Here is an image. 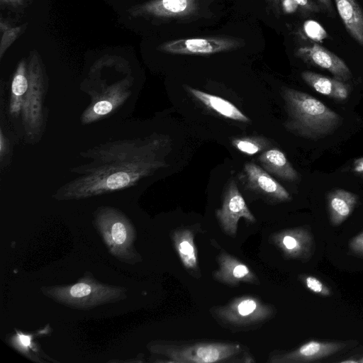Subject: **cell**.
Here are the masks:
<instances>
[{"label": "cell", "mask_w": 363, "mask_h": 363, "mask_svg": "<svg viewBox=\"0 0 363 363\" xmlns=\"http://www.w3.org/2000/svg\"><path fill=\"white\" fill-rule=\"evenodd\" d=\"M349 248L353 254L363 257V232L350 240Z\"/></svg>", "instance_id": "cell-28"}, {"label": "cell", "mask_w": 363, "mask_h": 363, "mask_svg": "<svg viewBox=\"0 0 363 363\" xmlns=\"http://www.w3.org/2000/svg\"><path fill=\"white\" fill-rule=\"evenodd\" d=\"M194 228L183 227L174 230L171 238L177 255L188 272L194 277L200 276L194 236Z\"/></svg>", "instance_id": "cell-16"}, {"label": "cell", "mask_w": 363, "mask_h": 363, "mask_svg": "<svg viewBox=\"0 0 363 363\" xmlns=\"http://www.w3.org/2000/svg\"><path fill=\"white\" fill-rule=\"evenodd\" d=\"M232 145L243 154L253 155L269 149L271 143L262 136H247L234 138Z\"/></svg>", "instance_id": "cell-24"}, {"label": "cell", "mask_w": 363, "mask_h": 363, "mask_svg": "<svg viewBox=\"0 0 363 363\" xmlns=\"http://www.w3.org/2000/svg\"><path fill=\"white\" fill-rule=\"evenodd\" d=\"M298 6H301L302 9L313 12H318L320 9L314 3H313L311 0H294Z\"/></svg>", "instance_id": "cell-29"}, {"label": "cell", "mask_w": 363, "mask_h": 363, "mask_svg": "<svg viewBox=\"0 0 363 363\" xmlns=\"http://www.w3.org/2000/svg\"><path fill=\"white\" fill-rule=\"evenodd\" d=\"M29 87L27 65L24 60L18 65L11 82V98L10 102L23 106L22 97Z\"/></svg>", "instance_id": "cell-23"}, {"label": "cell", "mask_w": 363, "mask_h": 363, "mask_svg": "<svg viewBox=\"0 0 363 363\" xmlns=\"http://www.w3.org/2000/svg\"><path fill=\"white\" fill-rule=\"evenodd\" d=\"M281 95L287 113L284 126L294 134L320 138L333 132L342 123L338 114L306 93L284 87Z\"/></svg>", "instance_id": "cell-3"}, {"label": "cell", "mask_w": 363, "mask_h": 363, "mask_svg": "<svg viewBox=\"0 0 363 363\" xmlns=\"http://www.w3.org/2000/svg\"><path fill=\"white\" fill-rule=\"evenodd\" d=\"M216 216L223 231L233 237L236 235L238 223L241 218L251 223L256 221L232 178L226 184L222 205L216 211Z\"/></svg>", "instance_id": "cell-10"}, {"label": "cell", "mask_w": 363, "mask_h": 363, "mask_svg": "<svg viewBox=\"0 0 363 363\" xmlns=\"http://www.w3.org/2000/svg\"><path fill=\"white\" fill-rule=\"evenodd\" d=\"M242 178L246 187L272 202H286L291 199L286 189L262 167L252 162L243 167Z\"/></svg>", "instance_id": "cell-11"}, {"label": "cell", "mask_w": 363, "mask_h": 363, "mask_svg": "<svg viewBox=\"0 0 363 363\" xmlns=\"http://www.w3.org/2000/svg\"><path fill=\"white\" fill-rule=\"evenodd\" d=\"M306 288L312 293L323 297L332 295L331 289L318 278L311 275H301L300 277Z\"/></svg>", "instance_id": "cell-26"}, {"label": "cell", "mask_w": 363, "mask_h": 363, "mask_svg": "<svg viewBox=\"0 0 363 363\" xmlns=\"http://www.w3.org/2000/svg\"><path fill=\"white\" fill-rule=\"evenodd\" d=\"M242 39L228 36L180 38L161 44L158 50L172 55H209L244 46Z\"/></svg>", "instance_id": "cell-9"}, {"label": "cell", "mask_w": 363, "mask_h": 363, "mask_svg": "<svg viewBox=\"0 0 363 363\" xmlns=\"http://www.w3.org/2000/svg\"><path fill=\"white\" fill-rule=\"evenodd\" d=\"M298 6V5L294 0H282V8L286 13L295 12Z\"/></svg>", "instance_id": "cell-30"}, {"label": "cell", "mask_w": 363, "mask_h": 363, "mask_svg": "<svg viewBox=\"0 0 363 363\" xmlns=\"http://www.w3.org/2000/svg\"><path fill=\"white\" fill-rule=\"evenodd\" d=\"M303 30L309 38L315 41H321L328 36L323 27L315 21H306L303 24Z\"/></svg>", "instance_id": "cell-27"}, {"label": "cell", "mask_w": 363, "mask_h": 363, "mask_svg": "<svg viewBox=\"0 0 363 363\" xmlns=\"http://www.w3.org/2000/svg\"><path fill=\"white\" fill-rule=\"evenodd\" d=\"M296 55L307 63L326 69L335 79L342 82H345L352 77L349 67L341 58L318 44L298 48Z\"/></svg>", "instance_id": "cell-14"}, {"label": "cell", "mask_w": 363, "mask_h": 363, "mask_svg": "<svg viewBox=\"0 0 363 363\" xmlns=\"http://www.w3.org/2000/svg\"><path fill=\"white\" fill-rule=\"evenodd\" d=\"M271 239L283 255L289 259L308 260L315 250L313 235L306 228L285 229L274 233Z\"/></svg>", "instance_id": "cell-13"}, {"label": "cell", "mask_w": 363, "mask_h": 363, "mask_svg": "<svg viewBox=\"0 0 363 363\" xmlns=\"http://www.w3.org/2000/svg\"><path fill=\"white\" fill-rule=\"evenodd\" d=\"M275 4H277L279 2V0H269Z\"/></svg>", "instance_id": "cell-34"}, {"label": "cell", "mask_w": 363, "mask_h": 363, "mask_svg": "<svg viewBox=\"0 0 363 363\" xmlns=\"http://www.w3.org/2000/svg\"><path fill=\"white\" fill-rule=\"evenodd\" d=\"M41 292L46 297L67 307L89 310L109 303L123 301L127 297V289L106 284L86 272L72 285L43 286Z\"/></svg>", "instance_id": "cell-4"}, {"label": "cell", "mask_w": 363, "mask_h": 363, "mask_svg": "<svg viewBox=\"0 0 363 363\" xmlns=\"http://www.w3.org/2000/svg\"><path fill=\"white\" fill-rule=\"evenodd\" d=\"M29 87L23 96L22 116L27 134L38 135L43 125V95L45 76L40 59L35 51L30 54L27 65Z\"/></svg>", "instance_id": "cell-7"}, {"label": "cell", "mask_w": 363, "mask_h": 363, "mask_svg": "<svg viewBox=\"0 0 363 363\" xmlns=\"http://www.w3.org/2000/svg\"><path fill=\"white\" fill-rule=\"evenodd\" d=\"M354 169L356 172L362 173L363 172V158H361L356 161L354 163Z\"/></svg>", "instance_id": "cell-33"}, {"label": "cell", "mask_w": 363, "mask_h": 363, "mask_svg": "<svg viewBox=\"0 0 363 363\" xmlns=\"http://www.w3.org/2000/svg\"><path fill=\"white\" fill-rule=\"evenodd\" d=\"M219 268L213 273L218 281L229 286H238L241 283L259 284L254 272L235 257L222 251L217 257Z\"/></svg>", "instance_id": "cell-15"}, {"label": "cell", "mask_w": 363, "mask_h": 363, "mask_svg": "<svg viewBox=\"0 0 363 363\" xmlns=\"http://www.w3.org/2000/svg\"><path fill=\"white\" fill-rule=\"evenodd\" d=\"M303 81L317 92L337 100L347 99L349 86L335 78H330L310 71L301 73Z\"/></svg>", "instance_id": "cell-21"}, {"label": "cell", "mask_w": 363, "mask_h": 363, "mask_svg": "<svg viewBox=\"0 0 363 363\" xmlns=\"http://www.w3.org/2000/svg\"><path fill=\"white\" fill-rule=\"evenodd\" d=\"M172 143L168 135L133 136V130L121 138L111 136L81 152L82 162L72 168L76 176L62 184L53 197L77 201L132 190L168 166L166 158Z\"/></svg>", "instance_id": "cell-1"}, {"label": "cell", "mask_w": 363, "mask_h": 363, "mask_svg": "<svg viewBox=\"0 0 363 363\" xmlns=\"http://www.w3.org/2000/svg\"><path fill=\"white\" fill-rule=\"evenodd\" d=\"M40 331L41 330L36 333L28 334L16 329L15 333L12 335H8L6 340L16 350L33 362H45V361L42 358H46L49 362H56V360L46 355L40 347L34 341L35 337Z\"/></svg>", "instance_id": "cell-22"}, {"label": "cell", "mask_w": 363, "mask_h": 363, "mask_svg": "<svg viewBox=\"0 0 363 363\" xmlns=\"http://www.w3.org/2000/svg\"><path fill=\"white\" fill-rule=\"evenodd\" d=\"M184 88L195 99L223 117L242 123L250 121L247 116L226 99L186 85Z\"/></svg>", "instance_id": "cell-17"}, {"label": "cell", "mask_w": 363, "mask_h": 363, "mask_svg": "<svg viewBox=\"0 0 363 363\" xmlns=\"http://www.w3.org/2000/svg\"><path fill=\"white\" fill-rule=\"evenodd\" d=\"M24 0H1L2 4L18 7L23 4Z\"/></svg>", "instance_id": "cell-31"}, {"label": "cell", "mask_w": 363, "mask_h": 363, "mask_svg": "<svg viewBox=\"0 0 363 363\" xmlns=\"http://www.w3.org/2000/svg\"><path fill=\"white\" fill-rule=\"evenodd\" d=\"M93 223L112 256L129 264L143 260L134 246L136 240L134 225L120 209L99 206L94 213Z\"/></svg>", "instance_id": "cell-5"}, {"label": "cell", "mask_w": 363, "mask_h": 363, "mask_svg": "<svg viewBox=\"0 0 363 363\" xmlns=\"http://www.w3.org/2000/svg\"><path fill=\"white\" fill-rule=\"evenodd\" d=\"M258 160L265 171L280 179L295 182L298 179L297 171L285 154L278 148H269L264 150L259 155Z\"/></svg>", "instance_id": "cell-18"}, {"label": "cell", "mask_w": 363, "mask_h": 363, "mask_svg": "<svg viewBox=\"0 0 363 363\" xmlns=\"http://www.w3.org/2000/svg\"><path fill=\"white\" fill-rule=\"evenodd\" d=\"M147 348L154 354L174 363H252L255 360L247 347L237 342L155 340Z\"/></svg>", "instance_id": "cell-2"}, {"label": "cell", "mask_w": 363, "mask_h": 363, "mask_svg": "<svg viewBox=\"0 0 363 363\" xmlns=\"http://www.w3.org/2000/svg\"><path fill=\"white\" fill-rule=\"evenodd\" d=\"M128 12L134 17L185 21L200 17L201 5L200 0H150L133 6Z\"/></svg>", "instance_id": "cell-8"}, {"label": "cell", "mask_w": 363, "mask_h": 363, "mask_svg": "<svg viewBox=\"0 0 363 363\" xmlns=\"http://www.w3.org/2000/svg\"><path fill=\"white\" fill-rule=\"evenodd\" d=\"M335 6L349 34L363 47V10L356 0H335Z\"/></svg>", "instance_id": "cell-19"}, {"label": "cell", "mask_w": 363, "mask_h": 363, "mask_svg": "<svg viewBox=\"0 0 363 363\" xmlns=\"http://www.w3.org/2000/svg\"><path fill=\"white\" fill-rule=\"evenodd\" d=\"M346 344L340 342L311 340L289 352H272L267 362L306 363L318 361L342 350Z\"/></svg>", "instance_id": "cell-12"}, {"label": "cell", "mask_w": 363, "mask_h": 363, "mask_svg": "<svg viewBox=\"0 0 363 363\" xmlns=\"http://www.w3.org/2000/svg\"><path fill=\"white\" fill-rule=\"evenodd\" d=\"M211 313L223 327L240 331L262 325L273 315L274 308L257 297L242 296L211 308Z\"/></svg>", "instance_id": "cell-6"}, {"label": "cell", "mask_w": 363, "mask_h": 363, "mask_svg": "<svg viewBox=\"0 0 363 363\" xmlns=\"http://www.w3.org/2000/svg\"><path fill=\"white\" fill-rule=\"evenodd\" d=\"M357 200L356 194L344 189H335L328 194V209L333 225H340L351 215Z\"/></svg>", "instance_id": "cell-20"}, {"label": "cell", "mask_w": 363, "mask_h": 363, "mask_svg": "<svg viewBox=\"0 0 363 363\" xmlns=\"http://www.w3.org/2000/svg\"><path fill=\"white\" fill-rule=\"evenodd\" d=\"M1 38L0 43V57L18 35L24 30L26 24L18 27H10L6 23L1 21Z\"/></svg>", "instance_id": "cell-25"}, {"label": "cell", "mask_w": 363, "mask_h": 363, "mask_svg": "<svg viewBox=\"0 0 363 363\" xmlns=\"http://www.w3.org/2000/svg\"><path fill=\"white\" fill-rule=\"evenodd\" d=\"M328 11L332 12L333 10L331 0H317Z\"/></svg>", "instance_id": "cell-32"}]
</instances>
